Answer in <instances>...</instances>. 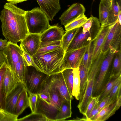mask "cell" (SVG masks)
Listing matches in <instances>:
<instances>
[{
	"label": "cell",
	"instance_id": "8992f818",
	"mask_svg": "<svg viewBox=\"0 0 121 121\" xmlns=\"http://www.w3.org/2000/svg\"><path fill=\"white\" fill-rule=\"evenodd\" d=\"M49 76L32 66H27L24 85L28 93L38 94Z\"/></svg>",
	"mask_w": 121,
	"mask_h": 121
},
{
	"label": "cell",
	"instance_id": "d590c367",
	"mask_svg": "<svg viewBox=\"0 0 121 121\" xmlns=\"http://www.w3.org/2000/svg\"><path fill=\"white\" fill-rule=\"evenodd\" d=\"M121 78L117 82L108 95L110 99L112 102L115 101L121 96Z\"/></svg>",
	"mask_w": 121,
	"mask_h": 121
},
{
	"label": "cell",
	"instance_id": "e575fe53",
	"mask_svg": "<svg viewBox=\"0 0 121 121\" xmlns=\"http://www.w3.org/2000/svg\"><path fill=\"white\" fill-rule=\"evenodd\" d=\"M48 121L47 117L40 113H31L24 117L17 119V121Z\"/></svg>",
	"mask_w": 121,
	"mask_h": 121
},
{
	"label": "cell",
	"instance_id": "f1b7e54d",
	"mask_svg": "<svg viewBox=\"0 0 121 121\" xmlns=\"http://www.w3.org/2000/svg\"><path fill=\"white\" fill-rule=\"evenodd\" d=\"M96 38L87 47L86 50L81 63L89 71L92 64L93 51Z\"/></svg>",
	"mask_w": 121,
	"mask_h": 121
},
{
	"label": "cell",
	"instance_id": "b9f144b4",
	"mask_svg": "<svg viewBox=\"0 0 121 121\" xmlns=\"http://www.w3.org/2000/svg\"><path fill=\"white\" fill-rule=\"evenodd\" d=\"M99 96L100 95L96 96L93 97L91 100L88 104L85 115L86 117L85 118L86 121L96 102L98 100H99Z\"/></svg>",
	"mask_w": 121,
	"mask_h": 121
},
{
	"label": "cell",
	"instance_id": "277c9868",
	"mask_svg": "<svg viewBox=\"0 0 121 121\" xmlns=\"http://www.w3.org/2000/svg\"><path fill=\"white\" fill-rule=\"evenodd\" d=\"M107 52L102 51L92 61L89 70L85 93L82 101L78 105L79 112L85 116L87 106L93 97V87L101 63Z\"/></svg>",
	"mask_w": 121,
	"mask_h": 121
},
{
	"label": "cell",
	"instance_id": "4fadbf2b",
	"mask_svg": "<svg viewBox=\"0 0 121 121\" xmlns=\"http://www.w3.org/2000/svg\"><path fill=\"white\" fill-rule=\"evenodd\" d=\"M40 9L45 14L49 21H52L61 9L60 0H36Z\"/></svg>",
	"mask_w": 121,
	"mask_h": 121
},
{
	"label": "cell",
	"instance_id": "5b68a950",
	"mask_svg": "<svg viewBox=\"0 0 121 121\" xmlns=\"http://www.w3.org/2000/svg\"><path fill=\"white\" fill-rule=\"evenodd\" d=\"M25 18L30 34L41 35L51 26L47 15L38 7L26 11Z\"/></svg>",
	"mask_w": 121,
	"mask_h": 121
},
{
	"label": "cell",
	"instance_id": "ee69618b",
	"mask_svg": "<svg viewBox=\"0 0 121 121\" xmlns=\"http://www.w3.org/2000/svg\"><path fill=\"white\" fill-rule=\"evenodd\" d=\"M99 104V101L98 100L96 102L90 112L86 120V121H89L91 118L95 116L100 111L98 108Z\"/></svg>",
	"mask_w": 121,
	"mask_h": 121
},
{
	"label": "cell",
	"instance_id": "8d00e7d4",
	"mask_svg": "<svg viewBox=\"0 0 121 121\" xmlns=\"http://www.w3.org/2000/svg\"><path fill=\"white\" fill-rule=\"evenodd\" d=\"M110 48L114 49L116 51H121V25L119 26L115 35L110 44Z\"/></svg>",
	"mask_w": 121,
	"mask_h": 121
},
{
	"label": "cell",
	"instance_id": "7c38bea8",
	"mask_svg": "<svg viewBox=\"0 0 121 121\" xmlns=\"http://www.w3.org/2000/svg\"><path fill=\"white\" fill-rule=\"evenodd\" d=\"M40 34L29 33L21 41V46L32 58L38 50L41 42Z\"/></svg>",
	"mask_w": 121,
	"mask_h": 121
},
{
	"label": "cell",
	"instance_id": "8fae6325",
	"mask_svg": "<svg viewBox=\"0 0 121 121\" xmlns=\"http://www.w3.org/2000/svg\"><path fill=\"white\" fill-rule=\"evenodd\" d=\"M85 11V7L81 4H73L59 17L61 24L65 26L81 15L84 14Z\"/></svg>",
	"mask_w": 121,
	"mask_h": 121
},
{
	"label": "cell",
	"instance_id": "d6986e66",
	"mask_svg": "<svg viewBox=\"0 0 121 121\" xmlns=\"http://www.w3.org/2000/svg\"><path fill=\"white\" fill-rule=\"evenodd\" d=\"M51 75L53 82L58 90L63 100L65 99L72 100L73 97L69 94L61 72Z\"/></svg>",
	"mask_w": 121,
	"mask_h": 121
},
{
	"label": "cell",
	"instance_id": "ba28073f",
	"mask_svg": "<svg viewBox=\"0 0 121 121\" xmlns=\"http://www.w3.org/2000/svg\"><path fill=\"white\" fill-rule=\"evenodd\" d=\"M87 47L65 52L63 61L64 69L76 68L81 63Z\"/></svg>",
	"mask_w": 121,
	"mask_h": 121
},
{
	"label": "cell",
	"instance_id": "2e32d148",
	"mask_svg": "<svg viewBox=\"0 0 121 121\" xmlns=\"http://www.w3.org/2000/svg\"><path fill=\"white\" fill-rule=\"evenodd\" d=\"M65 32L62 27L57 24L46 30L40 35L41 41L50 42L61 40Z\"/></svg>",
	"mask_w": 121,
	"mask_h": 121
},
{
	"label": "cell",
	"instance_id": "ffe728a7",
	"mask_svg": "<svg viewBox=\"0 0 121 121\" xmlns=\"http://www.w3.org/2000/svg\"><path fill=\"white\" fill-rule=\"evenodd\" d=\"M121 0H112L106 26L111 25L117 20L121 12Z\"/></svg>",
	"mask_w": 121,
	"mask_h": 121
},
{
	"label": "cell",
	"instance_id": "9a60e30c",
	"mask_svg": "<svg viewBox=\"0 0 121 121\" xmlns=\"http://www.w3.org/2000/svg\"><path fill=\"white\" fill-rule=\"evenodd\" d=\"M49 93L51 106L54 110L57 111L63 101L57 88L52 81L51 75L49 76L46 82Z\"/></svg>",
	"mask_w": 121,
	"mask_h": 121
},
{
	"label": "cell",
	"instance_id": "44dd1931",
	"mask_svg": "<svg viewBox=\"0 0 121 121\" xmlns=\"http://www.w3.org/2000/svg\"><path fill=\"white\" fill-rule=\"evenodd\" d=\"M27 66V64L22 56L12 71L17 81L24 85Z\"/></svg>",
	"mask_w": 121,
	"mask_h": 121
},
{
	"label": "cell",
	"instance_id": "cb8c5ba5",
	"mask_svg": "<svg viewBox=\"0 0 121 121\" xmlns=\"http://www.w3.org/2000/svg\"><path fill=\"white\" fill-rule=\"evenodd\" d=\"M80 78V93L79 96V103L82 101L86 88L88 71L83 65L81 63L79 67Z\"/></svg>",
	"mask_w": 121,
	"mask_h": 121
},
{
	"label": "cell",
	"instance_id": "bcb514c9",
	"mask_svg": "<svg viewBox=\"0 0 121 121\" xmlns=\"http://www.w3.org/2000/svg\"><path fill=\"white\" fill-rule=\"evenodd\" d=\"M6 60L3 51H0V68L5 62Z\"/></svg>",
	"mask_w": 121,
	"mask_h": 121
},
{
	"label": "cell",
	"instance_id": "f35d334b",
	"mask_svg": "<svg viewBox=\"0 0 121 121\" xmlns=\"http://www.w3.org/2000/svg\"><path fill=\"white\" fill-rule=\"evenodd\" d=\"M28 93L29 106L32 113H35L37 110L38 95L31 93Z\"/></svg>",
	"mask_w": 121,
	"mask_h": 121
},
{
	"label": "cell",
	"instance_id": "c3c4849f",
	"mask_svg": "<svg viewBox=\"0 0 121 121\" xmlns=\"http://www.w3.org/2000/svg\"><path fill=\"white\" fill-rule=\"evenodd\" d=\"M107 2H110L111 3V0H103Z\"/></svg>",
	"mask_w": 121,
	"mask_h": 121
},
{
	"label": "cell",
	"instance_id": "7dc6e473",
	"mask_svg": "<svg viewBox=\"0 0 121 121\" xmlns=\"http://www.w3.org/2000/svg\"><path fill=\"white\" fill-rule=\"evenodd\" d=\"M28 0H7L9 2L13 4H15L18 3L26 1Z\"/></svg>",
	"mask_w": 121,
	"mask_h": 121
},
{
	"label": "cell",
	"instance_id": "52a82bcc",
	"mask_svg": "<svg viewBox=\"0 0 121 121\" xmlns=\"http://www.w3.org/2000/svg\"><path fill=\"white\" fill-rule=\"evenodd\" d=\"M117 52L114 49L109 48L106 56L103 60L97 76L93 87V97L99 95L104 87L105 79L110 68L114 55Z\"/></svg>",
	"mask_w": 121,
	"mask_h": 121
},
{
	"label": "cell",
	"instance_id": "9c48e42d",
	"mask_svg": "<svg viewBox=\"0 0 121 121\" xmlns=\"http://www.w3.org/2000/svg\"><path fill=\"white\" fill-rule=\"evenodd\" d=\"M3 52L6 59L7 65L13 71L22 55V51L20 47L17 43L8 41Z\"/></svg>",
	"mask_w": 121,
	"mask_h": 121
},
{
	"label": "cell",
	"instance_id": "603a6c76",
	"mask_svg": "<svg viewBox=\"0 0 121 121\" xmlns=\"http://www.w3.org/2000/svg\"><path fill=\"white\" fill-rule=\"evenodd\" d=\"M61 40L50 42L41 41L39 48L36 53L42 55L58 50L61 47Z\"/></svg>",
	"mask_w": 121,
	"mask_h": 121
},
{
	"label": "cell",
	"instance_id": "1f68e13d",
	"mask_svg": "<svg viewBox=\"0 0 121 121\" xmlns=\"http://www.w3.org/2000/svg\"><path fill=\"white\" fill-rule=\"evenodd\" d=\"M79 28L66 31L61 40V47L65 52L79 30Z\"/></svg>",
	"mask_w": 121,
	"mask_h": 121
},
{
	"label": "cell",
	"instance_id": "7402d4cb",
	"mask_svg": "<svg viewBox=\"0 0 121 121\" xmlns=\"http://www.w3.org/2000/svg\"><path fill=\"white\" fill-rule=\"evenodd\" d=\"M71 100L66 99L62 102L59 109L58 110L55 118V121H64L71 117Z\"/></svg>",
	"mask_w": 121,
	"mask_h": 121
},
{
	"label": "cell",
	"instance_id": "681fc988",
	"mask_svg": "<svg viewBox=\"0 0 121 121\" xmlns=\"http://www.w3.org/2000/svg\"><path fill=\"white\" fill-rule=\"evenodd\" d=\"M111 0V1H112V0Z\"/></svg>",
	"mask_w": 121,
	"mask_h": 121
},
{
	"label": "cell",
	"instance_id": "f546056e",
	"mask_svg": "<svg viewBox=\"0 0 121 121\" xmlns=\"http://www.w3.org/2000/svg\"><path fill=\"white\" fill-rule=\"evenodd\" d=\"M121 78V75L119 76L109 77L107 83L105 85L100 95L99 101H100L110 94L114 86L118 81Z\"/></svg>",
	"mask_w": 121,
	"mask_h": 121
},
{
	"label": "cell",
	"instance_id": "6da1fadb",
	"mask_svg": "<svg viewBox=\"0 0 121 121\" xmlns=\"http://www.w3.org/2000/svg\"><path fill=\"white\" fill-rule=\"evenodd\" d=\"M4 8L0 15L3 35L8 41L17 43L29 34L25 18L26 11L9 2Z\"/></svg>",
	"mask_w": 121,
	"mask_h": 121
},
{
	"label": "cell",
	"instance_id": "836d02e7",
	"mask_svg": "<svg viewBox=\"0 0 121 121\" xmlns=\"http://www.w3.org/2000/svg\"><path fill=\"white\" fill-rule=\"evenodd\" d=\"M88 19L84 14L81 15L64 26L66 31L81 27Z\"/></svg>",
	"mask_w": 121,
	"mask_h": 121
},
{
	"label": "cell",
	"instance_id": "60d3db41",
	"mask_svg": "<svg viewBox=\"0 0 121 121\" xmlns=\"http://www.w3.org/2000/svg\"><path fill=\"white\" fill-rule=\"evenodd\" d=\"M20 46L22 51V56L27 66H32L35 68V66L32 58L26 52L21 46Z\"/></svg>",
	"mask_w": 121,
	"mask_h": 121
},
{
	"label": "cell",
	"instance_id": "3957f363",
	"mask_svg": "<svg viewBox=\"0 0 121 121\" xmlns=\"http://www.w3.org/2000/svg\"><path fill=\"white\" fill-rule=\"evenodd\" d=\"M101 27L99 19L91 16L81 26L65 52L87 46L96 38Z\"/></svg>",
	"mask_w": 121,
	"mask_h": 121
},
{
	"label": "cell",
	"instance_id": "e0dca14e",
	"mask_svg": "<svg viewBox=\"0 0 121 121\" xmlns=\"http://www.w3.org/2000/svg\"><path fill=\"white\" fill-rule=\"evenodd\" d=\"M19 83L16 79L11 69L7 66L2 82V93L3 96L4 103L7 95Z\"/></svg>",
	"mask_w": 121,
	"mask_h": 121
},
{
	"label": "cell",
	"instance_id": "7a4b0ae2",
	"mask_svg": "<svg viewBox=\"0 0 121 121\" xmlns=\"http://www.w3.org/2000/svg\"><path fill=\"white\" fill-rule=\"evenodd\" d=\"M65 52L61 48L43 54H35L32 57L35 68L49 76L61 72L64 69L63 61Z\"/></svg>",
	"mask_w": 121,
	"mask_h": 121
},
{
	"label": "cell",
	"instance_id": "ac0fdd59",
	"mask_svg": "<svg viewBox=\"0 0 121 121\" xmlns=\"http://www.w3.org/2000/svg\"><path fill=\"white\" fill-rule=\"evenodd\" d=\"M110 26L111 25L101 26L95 41L92 62L101 52L106 38L110 30Z\"/></svg>",
	"mask_w": 121,
	"mask_h": 121
},
{
	"label": "cell",
	"instance_id": "5bb4252c",
	"mask_svg": "<svg viewBox=\"0 0 121 121\" xmlns=\"http://www.w3.org/2000/svg\"><path fill=\"white\" fill-rule=\"evenodd\" d=\"M121 106V96L114 102L108 105L97 114L91 118L89 121H104L113 115Z\"/></svg>",
	"mask_w": 121,
	"mask_h": 121
},
{
	"label": "cell",
	"instance_id": "7bdbcfd3",
	"mask_svg": "<svg viewBox=\"0 0 121 121\" xmlns=\"http://www.w3.org/2000/svg\"><path fill=\"white\" fill-rule=\"evenodd\" d=\"M113 103L110 100L109 96L108 95L101 101H99L98 108L101 111L107 105Z\"/></svg>",
	"mask_w": 121,
	"mask_h": 121
},
{
	"label": "cell",
	"instance_id": "83f0119b",
	"mask_svg": "<svg viewBox=\"0 0 121 121\" xmlns=\"http://www.w3.org/2000/svg\"><path fill=\"white\" fill-rule=\"evenodd\" d=\"M111 3L100 0L99 7V20L101 26H106Z\"/></svg>",
	"mask_w": 121,
	"mask_h": 121
},
{
	"label": "cell",
	"instance_id": "d4e9b609",
	"mask_svg": "<svg viewBox=\"0 0 121 121\" xmlns=\"http://www.w3.org/2000/svg\"><path fill=\"white\" fill-rule=\"evenodd\" d=\"M29 107L28 95L25 88L20 94L18 99L16 107V115L18 117Z\"/></svg>",
	"mask_w": 121,
	"mask_h": 121
},
{
	"label": "cell",
	"instance_id": "30bf717a",
	"mask_svg": "<svg viewBox=\"0 0 121 121\" xmlns=\"http://www.w3.org/2000/svg\"><path fill=\"white\" fill-rule=\"evenodd\" d=\"M25 88L23 84L19 83L7 95L4 102V109L5 111L17 116L16 112V104L20 95Z\"/></svg>",
	"mask_w": 121,
	"mask_h": 121
},
{
	"label": "cell",
	"instance_id": "f6af8a7d",
	"mask_svg": "<svg viewBox=\"0 0 121 121\" xmlns=\"http://www.w3.org/2000/svg\"><path fill=\"white\" fill-rule=\"evenodd\" d=\"M8 41L6 39H0V51H3L7 45Z\"/></svg>",
	"mask_w": 121,
	"mask_h": 121
},
{
	"label": "cell",
	"instance_id": "4316f807",
	"mask_svg": "<svg viewBox=\"0 0 121 121\" xmlns=\"http://www.w3.org/2000/svg\"><path fill=\"white\" fill-rule=\"evenodd\" d=\"M109 77L121 75V51L117 52L112 61Z\"/></svg>",
	"mask_w": 121,
	"mask_h": 121
},
{
	"label": "cell",
	"instance_id": "ab89813d",
	"mask_svg": "<svg viewBox=\"0 0 121 121\" xmlns=\"http://www.w3.org/2000/svg\"><path fill=\"white\" fill-rule=\"evenodd\" d=\"M18 117L5 111L0 107V121H17Z\"/></svg>",
	"mask_w": 121,
	"mask_h": 121
},
{
	"label": "cell",
	"instance_id": "4dcf8cb0",
	"mask_svg": "<svg viewBox=\"0 0 121 121\" xmlns=\"http://www.w3.org/2000/svg\"><path fill=\"white\" fill-rule=\"evenodd\" d=\"M61 72L69 94L73 97L72 91L73 82V69H65Z\"/></svg>",
	"mask_w": 121,
	"mask_h": 121
},
{
	"label": "cell",
	"instance_id": "74e56055",
	"mask_svg": "<svg viewBox=\"0 0 121 121\" xmlns=\"http://www.w3.org/2000/svg\"><path fill=\"white\" fill-rule=\"evenodd\" d=\"M7 65L4 62L0 68V107L4 109V104L2 93V82L6 70Z\"/></svg>",
	"mask_w": 121,
	"mask_h": 121
},
{
	"label": "cell",
	"instance_id": "d6a6232c",
	"mask_svg": "<svg viewBox=\"0 0 121 121\" xmlns=\"http://www.w3.org/2000/svg\"><path fill=\"white\" fill-rule=\"evenodd\" d=\"M73 82L72 95L77 100L79 99L80 80L79 67L73 69Z\"/></svg>",
	"mask_w": 121,
	"mask_h": 121
},
{
	"label": "cell",
	"instance_id": "484cf974",
	"mask_svg": "<svg viewBox=\"0 0 121 121\" xmlns=\"http://www.w3.org/2000/svg\"><path fill=\"white\" fill-rule=\"evenodd\" d=\"M121 25L118 19L114 23L111 25L109 31L106 37L101 51L107 52L109 49L110 44L115 35L119 26Z\"/></svg>",
	"mask_w": 121,
	"mask_h": 121
}]
</instances>
